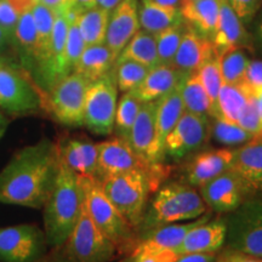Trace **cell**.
Segmentation results:
<instances>
[{"label":"cell","mask_w":262,"mask_h":262,"mask_svg":"<svg viewBox=\"0 0 262 262\" xmlns=\"http://www.w3.org/2000/svg\"><path fill=\"white\" fill-rule=\"evenodd\" d=\"M227 3L245 26L251 24L262 8V0H227Z\"/></svg>","instance_id":"b9f144b4"},{"label":"cell","mask_w":262,"mask_h":262,"mask_svg":"<svg viewBox=\"0 0 262 262\" xmlns=\"http://www.w3.org/2000/svg\"><path fill=\"white\" fill-rule=\"evenodd\" d=\"M97 148L98 180L135 169L152 172L164 166L162 163H149L141 158L135 150L131 148L129 142L120 137L97 143Z\"/></svg>","instance_id":"7c38bea8"},{"label":"cell","mask_w":262,"mask_h":262,"mask_svg":"<svg viewBox=\"0 0 262 262\" xmlns=\"http://www.w3.org/2000/svg\"><path fill=\"white\" fill-rule=\"evenodd\" d=\"M139 0H122L111 11L104 44L118 57L140 29Z\"/></svg>","instance_id":"2e32d148"},{"label":"cell","mask_w":262,"mask_h":262,"mask_svg":"<svg viewBox=\"0 0 262 262\" xmlns=\"http://www.w3.org/2000/svg\"><path fill=\"white\" fill-rule=\"evenodd\" d=\"M221 0H186L181 6V15L199 34L211 39L219 24Z\"/></svg>","instance_id":"484cf974"},{"label":"cell","mask_w":262,"mask_h":262,"mask_svg":"<svg viewBox=\"0 0 262 262\" xmlns=\"http://www.w3.org/2000/svg\"><path fill=\"white\" fill-rule=\"evenodd\" d=\"M188 75L176 70L172 64H157L150 68L142 83L130 93L141 102L157 101L178 88Z\"/></svg>","instance_id":"603a6c76"},{"label":"cell","mask_w":262,"mask_h":262,"mask_svg":"<svg viewBox=\"0 0 262 262\" xmlns=\"http://www.w3.org/2000/svg\"><path fill=\"white\" fill-rule=\"evenodd\" d=\"M225 216H217L192 228L175 251L178 254L219 253L225 247Z\"/></svg>","instance_id":"44dd1931"},{"label":"cell","mask_w":262,"mask_h":262,"mask_svg":"<svg viewBox=\"0 0 262 262\" xmlns=\"http://www.w3.org/2000/svg\"><path fill=\"white\" fill-rule=\"evenodd\" d=\"M212 211L209 209L205 214H203L194 220H189L183 224H171L155 228L148 233L143 234L139 239L137 245L131 253H139V251H157L164 249H171L176 250L185 239L186 234L196 226L205 224L211 219Z\"/></svg>","instance_id":"ac0fdd59"},{"label":"cell","mask_w":262,"mask_h":262,"mask_svg":"<svg viewBox=\"0 0 262 262\" xmlns=\"http://www.w3.org/2000/svg\"><path fill=\"white\" fill-rule=\"evenodd\" d=\"M111 11L98 6L84 10L78 17V27L80 29L85 45L102 44L106 38Z\"/></svg>","instance_id":"1f68e13d"},{"label":"cell","mask_w":262,"mask_h":262,"mask_svg":"<svg viewBox=\"0 0 262 262\" xmlns=\"http://www.w3.org/2000/svg\"><path fill=\"white\" fill-rule=\"evenodd\" d=\"M217 253L179 254L175 262H216Z\"/></svg>","instance_id":"7dc6e473"},{"label":"cell","mask_w":262,"mask_h":262,"mask_svg":"<svg viewBox=\"0 0 262 262\" xmlns=\"http://www.w3.org/2000/svg\"><path fill=\"white\" fill-rule=\"evenodd\" d=\"M38 3L51 9L55 14H64L73 6V0H38Z\"/></svg>","instance_id":"c3c4849f"},{"label":"cell","mask_w":262,"mask_h":262,"mask_svg":"<svg viewBox=\"0 0 262 262\" xmlns=\"http://www.w3.org/2000/svg\"><path fill=\"white\" fill-rule=\"evenodd\" d=\"M203 201L211 211L227 214L251 195L247 186L233 169L219 175L199 187Z\"/></svg>","instance_id":"5bb4252c"},{"label":"cell","mask_w":262,"mask_h":262,"mask_svg":"<svg viewBox=\"0 0 262 262\" xmlns=\"http://www.w3.org/2000/svg\"><path fill=\"white\" fill-rule=\"evenodd\" d=\"M12 34L21 49L25 62H27L29 67H35L38 58V34L32 10L21 15Z\"/></svg>","instance_id":"836d02e7"},{"label":"cell","mask_w":262,"mask_h":262,"mask_svg":"<svg viewBox=\"0 0 262 262\" xmlns=\"http://www.w3.org/2000/svg\"><path fill=\"white\" fill-rule=\"evenodd\" d=\"M60 170L57 145L42 139L19 149L0 172V203L40 209Z\"/></svg>","instance_id":"6da1fadb"},{"label":"cell","mask_w":262,"mask_h":262,"mask_svg":"<svg viewBox=\"0 0 262 262\" xmlns=\"http://www.w3.org/2000/svg\"><path fill=\"white\" fill-rule=\"evenodd\" d=\"M44 262H66V261H64V258H63V256H62V254H61L60 256L52 257V258H50V260H47V261H44Z\"/></svg>","instance_id":"6f0895ef"},{"label":"cell","mask_w":262,"mask_h":262,"mask_svg":"<svg viewBox=\"0 0 262 262\" xmlns=\"http://www.w3.org/2000/svg\"><path fill=\"white\" fill-rule=\"evenodd\" d=\"M210 40L217 55L234 48L251 49V37L245 29V25L229 6L227 0L220 2L219 24Z\"/></svg>","instance_id":"ffe728a7"},{"label":"cell","mask_w":262,"mask_h":262,"mask_svg":"<svg viewBox=\"0 0 262 262\" xmlns=\"http://www.w3.org/2000/svg\"><path fill=\"white\" fill-rule=\"evenodd\" d=\"M251 195L262 194V139H254L233 149L232 168Z\"/></svg>","instance_id":"7402d4cb"},{"label":"cell","mask_w":262,"mask_h":262,"mask_svg":"<svg viewBox=\"0 0 262 262\" xmlns=\"http://www.w3.org/2000/svg\"><path fill=\"white\" fill-rule=\"evenodd\" d=\"M73 6L80 10H88L95 6V0H73Z\"/></svg>","instance_id":"816d5d0a"},{"label":"cell","mask_w":262,"mask_h":262,"mask_svg":"<svg viewBox=\"0 0 262 262\" xmlns=\"http://www.w3.org/2000/svg\"><path fill=\"white\" fill-rule=\"evenodd\" d=\"M210 139V119L183 112L180 120L166 136L164 159L175 162L186 159L201 150Z\"/></svg>","instance_id":"30bf717a"},{"label":"cell","mask_w":262,"mask_h":262,"mask_svg":"<svg viewBox=\"0 0 262 262\" xmlns=\"http://www.w3.org/2000/svg\"><path fill=\"white\" fill-rule=\"evenodd\" d=\"M251 95L253 94L249 93L243 84L232 85L222 83L214 117H221L229 122L237 123Z\"/></svg>","instance_id":"f546056e"},{"label":"cell","mask_w":262,"mask_h":262,"mask_svg":"<svg viewBox=\"0 0 262 262\" xmlns=\"http://www.w3.org/2000/svg\"><path fill=\"white\" fill-rule=\"evenodd\" d=\"M150 68L134 61L116 62L113 67V75L118 90L129 93L142 83Z\"/></svg>","instance_id":"f35d334b"},{"label":"cell","mask_w":262,"mask_h":262,"mask_svg":"<svg viewBox=\"0 0 262 262\" xmlns=\"http://www.w3.org/2000/svg\"><path fill=\"white\" fill-rule=\"evenodd\" d=\"M237 124H239L244 130H247L254 139H262V122L258 116L256 104H255L254 97L251 95L249 97L244 110L242 111Z\"/></svg>","instance_id":"60d3db41"},{"label":"cell","mask_w":262,"mask_h":262,"mask_svg":"<svg viewBox=\"0 0 262 262\" xmlns=\"http://www.w3.org/2000/svg\"><path fill=\"white\" fill-rule=\"evenodd\" d=\"M150 2L156 3L158 5H163V6H170V8H176V9H181V6L185 0H150Z\"/></svg>","instance_id":"f907efd6"},{"label":"cell","mask_w":262,"mask_h":262,"mask_svg":"<svg viewBox=\"0 0 262 262\" xmlns=\"http://www.w3.org/2000/svg\"><path fill=\"white\" fill-rule=\"evenodd\" d=\"M179 254L171 249L131 253L130 262H175Z\"/></svg>","instance_id":"ee69618b"},{"label":"cell","mask_w":262,"mask_h":262,"mask_svg":"<svg viewBox=\"0 0 262 262\" xmlns=\"http://www.w3.org/2000/svg\"><path fill=\"white\" fill-rule=\"evenodd\" d=\"M232 163L233 149L203 150L193 156V158L186 164L182 170L181 181L192 187L199 188L202 185L231 169Z\"/></svg>","instance_id":"9a60e30c"},{"label":"cell","mask_w":262,"mask_h":262,"mask_svg":"<svg viewBox=\"0 0 262 262\" xmlns=\"http://www.w3.org/2000/svg\"><path fill=\"white\" fill-rule=\"evenodd\" d=\"M19 17L21 15L10 5L8 0H0V27L4 28L9 35L14 33Z\"/></svg>","instance_id":"f6af8a7d"},{"label":"cell","mask_w":262,"mask_h":262,"mask_svg":"<svg viewBox=\"0 0 262 262\" xmlns=\"http://www.w3.org/2000/svg\"><path fill=\"white\" fill-rule=\"evenodd\" d=\"M118 91L113 72L90 83L88 88L84 106V125L96 135L104 136L113 133Z\"/></svg>","instance_id":"ba28073f"},{"label":"cell","mask_w":262,"mask_h":262,"mask_svg":"<svg viewBox=\"0 0 262 262\" xmlns=\"http://www.w3.org/2000/svg\"><path fill=\"white\" fill-rule=\"evenodd\" d=\"M216 51L210 39L199 34L187 25L171 64L185 74L195 73Z\"/></svg>","instance_id":"d6986e66"},{"label":"cell","mask_w":262,"mask_h":262,"mask_svg":"<svg viewBox=\"0 0 262 262\" xmlns=\"http://www.w3.org/2000/svg\"><path fill=\"white\" fill-rule=\"evenodd\" d=\"M219 56H220L222 83L232 85L243 83L245 71L250 62L244 49H229Z\"/></svg>","instance_id":"e575fe53"},{"label":"cell","mask_w":262,"mask_h":262,"mask_svg":"<svg viewBox=\"0 0 262 262\" xmlns=\"http://www.w3.org/2000/svg\"><path fill=\"white\" fill-rule=\"evenodd\" d=\"M210 139L224 146H241L254 140V137L237 123L221 117H212L210 118Z\"/></svg>","instance_id":"d590c367"},{"label":"cell","mask_w":262,"mask_h":262,"mask_svg":"<svg viewBox=\"0 0 262 262\" xmlns=\"http://www.w3.org/2000/svg\"><path fill=\"white\" fill-rule=\"evenodd\" d=\"M32 15L38 34V58L35 64V70L38 71L48 58L56 14L45 5L37 3L33 6Z\"/></svg>","instance_id":"d6a6232c"},{"label":"cell","mask_w":262,"mask_h":262,"mask_svg":"<svg viewBox=\"0 0 262 262\" xmlns=\"http://www.w3.org/2000/svg\"><path fill=\"white\" fill-rule=\"evenodd\" d=\"M41 97L15 68L0 63V107L12 114H27L41 107Z\"/></svg>","instance_id":"4fadbf2b"},{"label":"cell","mask_w":262,"mask_h":262,"mask_svg":"<svg viewBox=\"0 0 262 262\" xmlns=\"http://www.w3.org/2000/svg\"><path fill=\"white\" fill-rule=\"evenodd\" d=\"M201 193L195 187L182 181L163 185L146 206L145 214L139 227V239L152 229L180 221L194 220L208 211Z\"/></svg>","instance_id":"277c9868"},{"label":"cell","mask_w":262,"mask_h":262,"mask_svg":"<svg viewBox=\"0 0 262 262\" xmlns=\"http://www.w3.org/2000/svg\"><path fill=\"white\" fill-rule=\"evenodd\" d=\"M198 75L199 80L204 88V90L210 98L211 108H212V117L215 116L216 103H217L219 93H220L222 85V75L220 68V56L217 54L212 56L210 60L206 61L204 64L195 72ZM211 117V118H212Z\"/></svg>","instance_id":"ab89813d"},{"label":"cell","mask_w":262,"mask_h":262,"mask_svg":"<svg viewBox=\"0 0 262 262\" xmlns=\"http://www.w3.org/2000/svg\"><path fill=\"white\" fill-rule=\"evenodd\" d=\"M117 57L104 42L85 47L79 61L75 64V73L80 74L89 83L106 77L113 71Z\"/></svg>","instance_id":"4316f807"},{"label":"cell","mask_w":262,"mask_h":262,"mask_svg":"<svg viewBox=\"0 0 262 262\" xmlns=\"http://www.w3.org/2000/svg\"><path fill=\"white\" fill-rule=\"evenodd\" d=\"M122 0H95V6L102 8L108 11H112Z\"/></svg>","instance_id":"681fc988"},{"label":"cell","mask_w":262,"mask_h":262,"mask_svg":"<svg viewBox=\"0 0 262 262\" xmlns=\"http://www.w3.org/2000/svg\"><path fill=\"white\" fill-rule=\"evenodd\" d=\"M62 163L80 178L97 179V143L85 139H70L57 146Z\"/></svg>","instance_id":"cb8c5ba5"},{"label":"cell","mask_w":262,"mask_h":262,"mask_svg":"<svg viewBox=\"0 0 262 262\" xmlns=\"http://www.w3.org/2000/svg\"><path fill=\"white\" fill-rule=\"evenodd\" d=\"M180 91L186 112L195 116L210 119L212 117V108L210 98L203 88L196 73L189 74L180 84Z\"/></svg>","instance_id":"4dcf8cb0"},{"label":"cell","mask_w":262,"mask_h":262,"mask_svg":"<svg viewBox=\"0 0 262 262\" xmlns=\"http://www.w3.org/2000/svg\"><path fill=\"white\" fill-rule=\"evenodd\" d=\"M185 112L180 85L158 100L156 117V148L159 162L164 160V143L166 136Z\"/></svg>","instance_id":"d4e9b609"},{"label":"cell","mask_w":262,"mask_h":262,"mask_svg":"<svg viewBox=\"0 0 262 262\" xmlns=\"http://www.w3.org/2000/svg\"><path fill=\"white\" fill-rule=\"evenodd\" d=\"M186 28L187 22L182 17L176 24L155 34L159 64H171Z\"/></svg>","instance_id":"8d00e7d4"},{"label":"cell","mask_w":262,"mask_h":262,"mask_svg":"<svg viewBox=\"0 0 262 262\" xmlns=\"http://www.w3.org/2000/svg\"><path fill=\"white\" fill-rule=\"evenodd\" d=\"M84 205L95 225L116 245L118 253L133 251L139 242V235L119 210L111 203L101 188L96 178H80Z\"/></svg>","instance_id":"5b68a950"},{"label":"cell","mask_w":262,"mask_h":262,"mask_svg":"<svg viewBox=\"0 0 262 262\" xmlns=\"http://www.w3.org/2000/svg\"><path fill=\"white\" fill-rule=\"evenodd\" d=\"M242 84L249 93L253 95L262 89V60H253L249 62Z\"/></svg>","instance_id":"7bdbcfd3"},{"label":"cell","mask_w":262,"mask_h":262,"mask_svg":"<svg viewBox=\"0 0 262 262\" xmlns=\"http://www.w3.org/2000/svg\"><path fill=\"white\" fill-rule=\"evenodd\" d=\"M166 176L168 169L164 165L157 171L149 172L135 169L106 176L98 181L107 198L137 232L150 192L156 191Z\"/></svg>","instance_id":"3957f363"},{"label":"cell","mask_w":262,"mask_h":262,"mask_svg":"<svg viewBox=\"0 0 262 262\" xmlns=\"http://www.w3.org/2000/svg\"><path fill=\"white\" fill-rule=\"evenodd\" d=\"M90 83L72 72L49 90L48 106L58 123L68 126L84 125V106Z\"/></svg>","instance_id":"9c48e42d"},{"label":"cell","mask_w":262,"mask_h":262,"mask_svg":"<svg viewBox=\"0 0 262 262\" xmlns=\"http://www.w3.org/2000/svg\"><path fill=\"white\" fill-rule=\"evenodd\" d=\"M62 253L66 262H110L118 250L110 238L95 225L84 205Z\"/></svg>","instance_id":"52a82bcc"},{"label":"cell","mask_w":262,"mask_h":262,"mask_svg":"<svg viewBox=\"0 0 262 262\" xmlns=\"http://www.w3.org/2000/svg\"><path fill=\"white\" fill-rule=\"evenodd\" d=\"M182 18L181 10L158 5L150 0H141L139 5L140 28L157 34Z\"/></svg>","instance_id":"83f0119b"},{"label":"cell","mask_w":262,"mask_h":262,"mask_svg":"<svg viewBox=\"0 0 262 262\" xmlns=\"http://www.w3.org/2000/svg\"><path fill=\"white\" fill-rule=\"evenodd\" d=\"M253 97H254L255 104H256L258 116H260L261 122H262V89L256 91V93L253 95Z\"/></svg>","instance_id":"f5cc1de1"},{"label":"cell","mask_w":262,"mask_h":262,"mask_svg":"<svg viewBox=\"0 0 262 262\" xmlns=\"http://www.w3.org/2000/svg\"><path fill=\"white\" fill-rule=\"evenodd\" d=\"M9 37L10 35L8 34V32H6L3 27H0V50H2V48L5 45V42L8 40Z\"/></svg>","instance_id":"11a10c76"},{"label":"cell","mask_w":262,"mask_h":262,"mask_svg":"<svg viewBox=\"0 0 262 262\" xmlns=\"http://www.w3.org/2000/svg\"><path fill=\"white\" fill-rule=\"evenodd\" d=\"M157 107L158 100L142 103L127 137L131 148L149 163H162L156 148Z\"/></svg>","instance_id":"e0dca14e"},{"label":"cell","mask_w":262,"mask_h":262,"mask_svg":"<svg viewBox=\"0 0 262 262\" xmlns=\"http://www.w3.org/2000/svg\"><path fill=\"white\" fill-rule=\"evenodd\" d=\"M8 126H9V122L6 120V118L3 116V113L0 112V141H2L3 137H4Z\"/></svg>","instance_id":"db71d44e"},{"label":"cell","mask_w":262,"mask_h":262,"mask_svg":"<svg viewBox=\"0 0 262 262\" xmlns=\"http://www.w3.org/2000/svg\"><path fill=\"white\" fill-rule=\"evenodd\" d=\"M45 245V233L34 225L0 228V261L37 262Z\"/></svg>","instance_id":"8fae6325"},{"label":"cell","mask_w":262,"mask_h":262,"mask_svg":"<svg viewBox=\"0 0 262 262\" xmlns=\"http://www.w3.org/2000/svg\"><path fill=\"white\" fill-rule=\"evenodd\" d=\"M79 176L60 160L56 182L44 205V233L47 244L61 248L73 231L83 208Z\"/></svg>","instance_id":"7a4b0ae2"},{"label":"cell","mask_w":262,"mask_h":262,"mask_svg":"<svg viewBox=\"0 0 262 262\" xmlns=\"http://www.w3.org/2000/svg\"><path fill=\"white\" fill-rule=\"evenodd\" d=\"M122 61H134L148 68L159 64L155 34L139 29L120 52L116 62Z\"/></svg>","instance_id":"f1b7e54d"},{"label":"cell","mask_w":262,"mask_h":262,"mask_svg":"<svg viewBox=\"0 0 262 262\" xmlns=\"http://www.w3.org/2000/svg\"><path fill=\"white\" fill-rule=\"evenodd\" d=\"M142 103L143 102H141L139 98L134 96L130 91L129 93H123L119 103L117 104L116 118H114L113 131H116L117 137L127 141L130 130L140 112Z\"/></svg>","instance_id":"74e56055"},{"label":"cell","mask_w":262,"mask_h":262,"mask_svg":"<svg viewBox=\"0 0 262 262\" xmlns=\"http://www.w3.org/2000/svg\"><path fill=\"white\" fill-rule=\"evenodd\" d=\"M216 262H262V258L249 256V255L238 253L232 249L225 248L220 254H217Z\"/></svg>","instance_id":"bcb514c9"},{"label":"cell","mask_w":262,"mask_h":262,"mask_svg":"<svg viewBox=\"0 0 262 262\" xmlns=\"http://www.w3.org/2000/svg\"><path fill=\"white\" fill-rule=\"evenodd\" d=\"M257 38L262 44V18H261L260 24H258V26H257Z\"/></svg>","instance_id":"9f6ffc18"},{"label":"cell","mask_w":262,"mask_h":262,"mask_svg":"<svg viewBox=\"0 0 262 262\" xmlns=\"http://www.w3.org/2000/svg\"><path fill=\"white\" fill-rule=\"evenodd\" d=\"M225 247L262 258V194L248 196L225 215Z\"/></svg>","instance_id":"8992f818"}]
</instances>
